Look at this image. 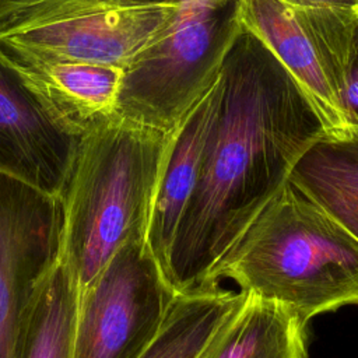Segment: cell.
<instances>
[{"label":"cell","mask_w":358,"mask_h":358,"mask_svg":"<svg viewBox=\"0 0 358 358\" xmlns=\"http://www.w3.org/2000/svg\"><path fill=\"white\" fill-rule=\"evenodd\" d=\"M246 298L218 287L176 292L162 322L137 358H200Z\"/></svg>","instance_id":"14"},{"label":"cell","mask_w":358,"mask_h":358,"mask_svg":"<svg viewBox=\"0 0 358 358\" xmlns=\"http://www.w3.org/2000/svg\"><path fill=\"white\" fill-rule=\"evenodd\" d=\"M175 294L145 238L127 242L80 292L73 358H137Z\"/></svg>","instance_id":"7"},{"label":"cell","mask_w":358,"mask_h":358,"mask_svg":"<svg viewBox=\"0 0 358 358\" xmlns=\"http://www.w3.org/2000/svg\"><path fill=\"white\" fill-rule=\"evenodd\" d=\"M221 77L220 109L168 257L166 278L175 292L208 288L217 262L284 187L299 158L326 136L296 81L245 28Z\"/></svg>","instance_id":"1"},{"label":"cell","mask_w":358,"mask_h":358,"mask_svg":"<svg viewBox=\"0 0 358 358\" xmlns=\"http://www.w3.org/2000/svg\"><path fill=\"white\" fill-rule=\"evenodd\" d=\"M175 4L43 0L0 21V48L124 70L166 25Z\"/></svg>","instance_id":"5"},{"label":"cell","mask_w":358,"mask_h":358,"mask_svg":"<svg viewBox=\"0 0 358 358\" xmlns=\"http://www.w3.org/2000/svg\"><path fill=\"white\" fill-rule=\"evenodd\" d=\"M242 292L288 308L308 326L358 306V241L289 180L211 270Z\"/></svg>","instance_id":"2"},{"label":"cell","mask_w":358,"mask_h":358,"mask_svg":"<svg viewBox=\"0 0 358 358\" xmlns=\"http://www.w3.org/2000/svg\"><path fill=\"white\" fill-rule=\"evenodd\" d=\"M345 113L350 136H358V6L354 8V36L345 92Z\"/></svg>","instance_id":"16"},{"label":"cell","mask_w":358,"mask_h":358,"mask_svg":"<svg viewBox=\"0 0 358 358\" xmlns=\"http://www.w3.org/2000/svg\"><path fill=\"white\" fill-rule=\"evenodd\" d=\"M62 200L0 172V358H20L39 282L60 255Z\"/></svg>","instance_id":"8"},{"label":"cell","mask_w":358,"mask_h":358,"mask_svg":"<svg viewBox=\"0 0 358 358\" xmlns=\"http://www.w3.org/2000/svg\"><path fill=\"white\" fill-rule=\"evenodd\" d=\"M165 133L116 113L88 129L60 197V256L80 292L127 242L145 238L159 172L171 144Z\"/></svg>","instance_id":"3"},{"label":"cell","mask_w":358,"mask_h":358,"mask_svg":"<svg viewBox=\"0 0 358 358\" xmlns=\"http://www.w3.org/2000/svg\"><path fill=\"white\" fill-rule=\"evenodd\" d=\"M83 134L0 48V172L62 197Z\"/></svg>","instance_id":"9"},{"label":"cell","mask_w":358,"mask_h":358,"mask_svg":"<svg viewBox=\"0 0 358 358\" xmlns=\"http://www.w3.org/2000/svg\"><path fill=\"white\" fill-rule=\"evenodd\" d=\"M288 180L358 241V136H323L299 158Z\"/></svg>","instance_id":"13"},{"label":"cell","mask_w":358,"mask_h":358,"mask_svg":"<svg viewBox=\"0 0 358 358\" xmlns=\"http://www.w3.org/2000/svg\"><path fill=\"white\" fill-rule=\"evenodd\" d=\"M243 0H178L158 35L123 70L115 113L171 133L217 80L243 29Z\"/></svg>","instance_id":"4"},{"label":"cell","mask_w":358,"mask_h":358,"mask_svg":"<svg viewBox=\"0 0 358 358\" xmlns=\"http://www.w3.org/2000/svg\"><path fill=\"white\" fill-rule=\"evenodd\" d=\"M222 92L221 70L213 85L172 131L147 227L145 243L166 275V264L180 218L194 190L204 148Z\"/></svg>","instance_id":"10"},{"label":"cell","mask_w":358,"mask_h":358,"mask_svg":"<svg viewBox=\"0 0 358 358\" xmlns=\"http://www.w3.org/2000/svg\"><path fill=\"white\" fill-rule=\"evenodd\" d=\"M354 8H301L278 0L242 3V27L277 57L308 96L326 136L334 138L350 137L345 92Z\"/></svg>","instance_id":"6"},{"label":"cell","mask_w":358,"mask_h":358,"mask_svg":"<svg viewBox=\"0 0 358 358\" xmlns=\"http://www.w3.org/2000/svg\"><path fill=\"white\" fill-rule=\"evenodd\" d=\"M43 0H0V21Z\"/></svg>","instance_id":"18"},{"label":"cell","mask_w":358,"mask_h":358,"mask_svg":"<svg viewBox=\"0 0 358 358\" xmlns=\"http://www.w3.org/2000/svg\"><path fill=\"white\" fill-rule=\"evenodd\" d=\"M78 302L77 277L59 255L38 285L20 358H73Z\"/></svg>","instance_id":"15"},{"label":"cell","mask_w":358,"mask_h":358,"mask_svg":"<svg viewBox=\"0 0 358 358\" xmlns=\"http://www.w3.org/2000/svg\"><path fill=\"white\" fill-rule=\"evenodd\" d=\"M138 3H176L178 0H133Z\"/></svg>","instance_id":"19"},{"label":"cell","mask_w":358,"mask_h":358,"mask_svg":"<svg viewBox=\"0 0 358 358\" xmlns=\"http://www.w3.org/2000/svg\"><path fill=\"white\" fill-rule=\"evenodd\" d=\"M292 7L301 8H354L358 0H278Z\"/></svg>","instance_id":"17"},{"label":"cell","mask_w":358,"mask_h":358,"mask_svg":"<svg viewBox=\"0 0 358 358\" xmlns=\"http://www.w3.org/2000/svg\"><path fill=\"white\" fill-rule=\"evenodd\" d=\"M200 358H308L306 326L288 308L246 294Z\"/></svg>","instance_id":"12"},{"label":"cell","mask_w":358,"mask_h":358,"mask_svg":"<svg viewBox=\"0 0 358 358\" xmlns=\"http://www.w3.org/2000/svg\"><path fill=\"white\" fill-rule=\"evenodd\" d=\"M3 50L80 131L115 113L122 69Z\"/></svg>","instance_id":"11"}]
</instances>
